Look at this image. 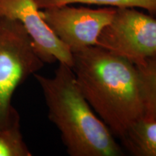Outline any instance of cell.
<instances>
[{
    "label": "cell",
    "mask_w": 156,
    "mask_h": 156,
    "mask_svg": "<svg viewBox=\"0 0 156 156\" xmlns=\"http://www.w3.org/2000/svg\"><path fill=\"white\" fill-rule=\"evenodd\" d=\"M73 56L72 69L83 95L113 135L121 139L143 114L135 66L98 46Z\"/></svg>",
    "instance_id": "6da1fadb"
},
{
    "label": "cell",
    "mask_w": 156,
    "mask_h": 156,
    "mask_svg": "<svg viewBox=\"0 0 156 156\" xmlns=\"http://www.w3.org/2000/svg\"><path fill=\"white\" fill-rule=\"evenodd\" d=\"M34 76L42 90L48 119L60 132L69 155H123L115 136L85 99L72 67L58 62L52 77Z\"/></svg>",
    "instance_id": "7a4b0ae2"
},
{
    "label": "cell",
    "mask_w": 156,
    "mask_h": 156,
    "mask_svg": "<svg viewBox=\"0 0 156 156\" xmlns=\"http://www.w3.org/2000/svg\"><path fill=\"white\" fill-rule=\"evenodd\" d=\"M44 65L23 25L0 17V129L20 124L19 114L12 103L13 95Z\"/></svg>",
    "instance_id": "3957f363"
},
{
    "label": "cell",
    "mask_w": 156,
    "mask_h": 156,
    "mask_svg": "<svg viewBox=\"0 0 156 156\" xmlns=\"http://www.w3.org/2000/svg\"><path fill=\"white\" fill-rule=\"evenodd\" d=\"M96 46L133 64L156 55V19L133 7H117Z\"/></svg>",
    "instance_id": "277c9868"
},
{
    "label": "cell",
    "mask_w": 156,
    "mask_h": 156,
    "mask_svg": "<svg viewBox=\"0 0 156 156\" xmlns=\"http://www.w3.org/2000/svg\"><path fill=\"white\" fill-rule=\"evenodd\" d=\"M116 7L99 9L69 5L41 11L42 18L72 53L96 46L103 29L114 17Z\"/></svg>",
    "instance_id": "5b68a950"
},
{
    "label": "cell",
    "mask_w": 156,
    "mask_h": 156,
    "mask_svg": "<svg viewBox=\"0 0 156 156\" xmlns=\"http://www.w3.org/2000/svg\"><path fill=\"white\" fill-rule=\"evenodd\" d=\"M1 17L15 20L23 25L44 64L57 61L72 67L73 53L44 20L34 0H0Z\"/></svg>",
    "instance_id": "8992f818"
},
{
    "label": "cell",
    "mask_w": 156,
    "mask_h": 156,
    "mask_svg": "<svg viewBox=\"0 0 156 156\" xmlns=\"http://www.w3.org/2000/svg\"><path fill=\"white\" fill-rule=\"evenodd\" d=\"M120 140L132 155L156 156V121L140 119Z\"/></svg>",
    "instance_id": "52a82bcc"
},
{
    "label": "cell",
    "mask_w": 156,
    "mask_h": 156,
    "mask_svg": "<svg viewBox=\"0 0 156 156\" xmlns=\"http://www.w3.org/2000/svg\"><path fill=\"white\" fill-rule=\"evenodd\" d=\"M134 64L139 79L142 118L156 121V55Z\"/></svg>",
    "instance_id": "ba28073f"
},
{
    "label": "cell",
    "mask_w": 156,
    "mask_h": 156,
    "mask_svg": "<svg viewBox=\"0 0 156 156\" xmlns=\"http://www.w3.org/2000/svg\"><path fill=\"white\" fill-rule=\"evenodd\" d=\"M39 9L69 5L75 3L105 5L113 7L142 8L152 14H156V0H34Z\"/></svg>",
    "instance_id": "9c48e42d"
},
{
    "label": "cell",
    "mask_w": 156,
    "mask_h": 156,
    "mask_svg": "<svg viewBox=\"0 0 156 156\" xmlns=\"http://www.w3.org/2000/svg\"><path fill=\"white\" fill-rule=\"evenodd\" d=\"M20 124L0 129V156H31Z\"/></svg>",
    "instance_id": "30bf717a"
}]
</instances>
